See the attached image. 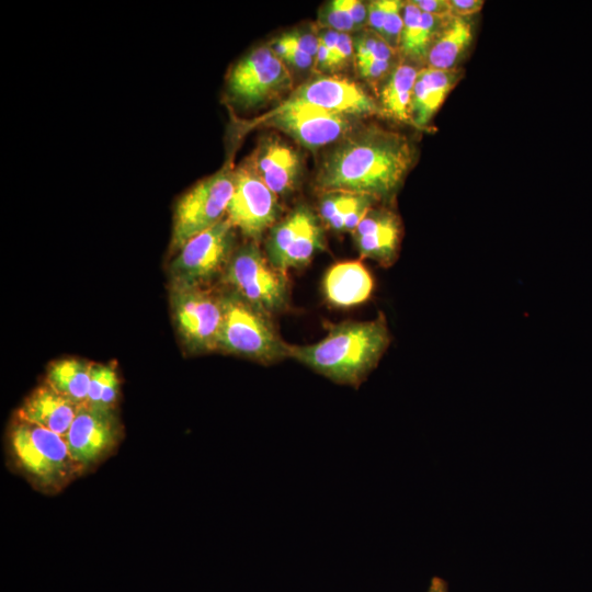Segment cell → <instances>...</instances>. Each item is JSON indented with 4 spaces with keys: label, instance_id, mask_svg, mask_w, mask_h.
Listing matches in <instances>:
<instances>
[{
    "label": "cell",
    "instance_id": "14",
    "mask_svg": "<svg viewBox=\"0 0 592 592\" xmlns=\"http://www.w3.org/2000/svg\"><path fill=\"white\" fill-rule=\"evenodd\" d=\"M289 99L343 115H372L380 110L360 86L338 77L311 80L299 87Z\"/></svg>",
    "mask_w": 592,
    "mask_h": 592
},
{
    "label": "cell",
    "instance_id": "31",
    "mask_svg": "<svg viewBox=\"0 0 592 592\" xmlns=\"http://www.w3.org/2000/svg\"><path fill=\"white\" fill-rule=\"evenodd\" d=\"M354 46L348 33H340L338 46L333 55V68L340 67L352 56Z\"/></svg>",
    "mask_w": 592,
    "mask_h": 592
},
{
    "label": "cell",
    "instance_id": "32",
    "mask_svg": "<svg viewBox=\"0 0 592 592\" xmlns=\"http://www.w3.org/2000/svg\"><path fill=\"white\" fill-rule=\"evenodd\" d=\"M282 38L288 48V53L284 60H287L289 64L294 65L299 69H307L314 64L315 58L312 56L293 46L285 36H283Z\"/></svg>",
    "mask_w": 592,
    "mask_h": 592
},
{
    "label": "cell",
    "instance_id": "12",
    "mask_svg": "<svg viewBox=\"0 0 592 592\" xmlns=\"http://www.w3.org/2000/svg\"><path fill=\"white\" fill-rule=\"evenodd\" d=\"M262 121L309 149L337 140L350 127L346 115L292 99L270 112Z\"/></svg>",
    "mask_w": 592,
    "mask_h": 592
},
{
    "label": "cell",
    "instance_id": "20",
    "mask_svg": "<svg viewBox=\"0 0 592 592\" xmlns=\"http://www.w3.org/2000/svg\"><path fill=\"white\" fill-rule=\"evenodd\" d=\"M473 42V25L465 18L451 15L433 39L425 64L429 68H458Z\"/></svg>",
    "mask_w": 592,
    "mask_h": 592
},
{
    "label": "cell",
    "instance_id": "6",
    "mask_svg": "<svg viewBox=\"0 0 592 592\" xmlns=\"http://www.w3.org/2000/svg\"><path fill=\"white\" fill-rule=\"evenodd\" d=\"M234 174L226 166L179 198L173 217L172 250H180L190 239L224 218L234 193Z\"/></svg>",
    "mask_w": 592,
    "mask_h": 592
},
{
    "label": "cell",
    "instance_id": "25",
    "mask_svg": "<svg viewBox=\"0 0 592 592\" xmlns=\"http://www.w3.org/2000/svg\"><path fill=\"white\" fill-rule=\"evenodd\" d=\"M119 390L117 373L112 365L92 364L88 398L84 405L113 410Z\"/></svg>",
    "mask_w": 592,
    "mask_h": 592
},
{
    "label": "cell",
    "instance_id": "34",
    "mask_svg": "<svg viewBox=\"0 0 592 592\" xmlns=\"http://www.w3.org/2000/svg\"><path fill=\"white\" fill-rule=\"evenodd\" d=\"M344 4L356 29H362L367 23V5L355 0H344Z\"/></svg>",
    "mask_w": 592,
    "mask_h": 592
},
{
    "label": "cell",
    "instance_id": "30",
    "mask_svg": "<svg viewBox=\"0 0 592 592\" xmlns=\"http://www.w3.org/2000/svg\"><path fill=\"white\" fill-rule=\"evenodd\" d=\"M452 15L466 18L479 12L485 1L482 0H448Z\"/></svg>",
    "mask_w": 592,
    "mask_h": 592
},
{
    "label": "cell",
    "instance_id": "11",
    "mask_svg": "<svg viewBox=\"0 0 592 592\" xmlns=\"http://www.w3.org/2000/svg\"><path fill=\"white\" fill-rule=\"evenodd\" d=\"M227 218L247 238L259 240L278 215L276 195L261 180L251 162L241 164L234 174V193Z\"/></svg>",
    "mask_w": 592,
    "mask_h": 592
},
{
    "label": "cell",
    "instance_id": "2",
    "mask_svg": "<svg viewBox=\"0 0 592 592\" xmlns=\"http://www.w3.org/2000/svg\"><path fill=\"white\" fill-rule=\"evenodd\" d=\"M390 343L386 318L330 325L328 334L308 345H287V356L337 384L357 387L376 367Z\"/></svg>",
    "mask_w": 592,
    "mask_h": 592
},
{
    "label": "cell",
    "instance_id": "9",
    "mask_svg": "<svg viewBox=\"0 0 592 592\" xmlns=\"http://www.w3.org/2000/svg\"><path fill=\"white\" fill-rule=\"evenodd\" d=\"M235 229L226 217L182 246L170 265L173 285H203L227 267Z\"/></svg>",
    "mask_w": 592,
    "mask_h": 592
},
{
    "label": "cell",
    "instance_id": "23",
    "mask_svg": "<svg viewBox=\"0 0 592 592\" xmlns=\"http://www.w3.org/2000/svg\"><path fill=\"white\" fill-rule=\"evenodd\" d=\"M418 71L407 62L392 69L380 93V110L387 116L398 122L411 123V98Z\"/></svg>",
    "mask_w": 592,
    "mask_h": 592
},
{
    "label": "cell",
    "instance_id": "33",
    "mask_svg": "<svg viewBox=\"0 0 592 592\" xmlns=\"http://www.w3.org/2000/svg\"><path fill=\"white\" fill-rule=\"evenodd\" d=\"M413 2L422 12L440 16L452 15L448 0H414Z\"/></svg>",
    "mask_w": 592,
    "mask_h": 592
},
{
    "label": "cell",
    "instance_id": "8",
    "mask_svg": "<svg viewBox=\"0 0 592 592\" xmlns=\"http://www.w3.org/2000/svg\"><path fill=\"white\" fill-rule=\"evenodd\" d=\"M171 303L178 330L191 351L218 349L223 321L221 295L202 285H173Z\"/></svg>",
    "mask_w": 592,
    "mask_h": 592
},
{
    "label": "cell",
    "instance_id": "17",
    "mask_svg": "<svg viewBox=\"0 0 592 592\" xmlns=\"http://www.w3.org/2000/svg\"><path fill=\"white\" fill-rule=\"evenodd\" d=\"M463 76L464 71L460 68L420 69L411 98V123L417 127H426Z\"/></svg>",
    "mask_w": 592,
    "mask_h": 592
},
{
    "label": "cell",
    "instance_id": "13",
    "mask_svg": "<svg viewBox=\"0 0 592 592\" xmlns=\"http://www.w3.org/2000/svg\"><path fill=\"white\" fill-rule=\"evenodd\" d=\"M113 410L80 406L65 437L70 455L83 471L106 457L119 440Z\"/></svg>",
    "mask_w": 592,
    "mask_h": 592
},
{
    "label": "cell",
    "instance_id": "22",
    "mask_svg": "<svg viewBox=\"0 0 592 592\" xmlns=\"http://www.w3.org/2000/svg\"><path fill=\"white\" fill-rule=\"evenodd\" d=\"M375 201L365 195L327 192L321 198L319 213L322 220L338 231H353Z\"/></svg>",
    "mask_w": 592,
    "mask_h": 592
},
{
    "label": "cell",
    "instance_id": "4",
    "mask_svg": "<svg viewBox=\"0 0 592 592\" xmlns=\"http://www.w3.org/2000/svg\"><path fill=\"white\" fill-rule=\"evenodd\" d=\"M221 303L223 321L218 349L262 364H272L288 357V343L281 339L270 315L235 292L223 294Z\"/></svg>",
    "mask_w": 592,
    "mask_h": 592
},
{
    "label": "cell",
    "instance_id": "28",
    "mask_svg": "<svg viewBox=\"0 0 592 592\" xmlns=\"http://www.w3.org/2000/svg\"><path fill=\"white\" fill-rule=\"evenodd\" d=\"M391 60L368 59L357 62L361 75L372 81H376L386 76L391 69Z\"/></svg>",
    "mask_w": 592,
    "mask_h": 592
},
{
    "label": "cell",
    "instance_id": "27",
    "mask_svg": "<svg viewBox=\"0 0 592 592\" xmlns=\"http://www.w3.org/2000/svg\"><path fill=\"white\" fill-rule=\"evenodd\" d=\"M320 23L339 33L357 30L345 8L344 0L329 2L320 13Z\"/></svg>",
    "mask_w": 592,
    "mask_h": 592
},
{
    "label": "cell",
    "instance_id": "21",
    "mask_svg": "<svg viewBox=\"0 0 592 592\" xmlns=\"http://www.w3.org/2000/svg\"><path fill=\"white\" fill-rule=\"evenodd\" d=\"M447 16L422 12L413 1L403 2L399 49L412 61L425 62L429 48Z\"/></svg>",
    "mask_w": 592,
    "mask_h": 592
},
{
    "label": "cell",
    "instance_id": "19",
    "mask_svg": "<svg viewBox=\"0 0 592 592\" xmlns=\"http://www.w3.org/2000/svg\"><path fill=\"white\" fill-rule=\"evenodd\" d=\"M322 288L329 303L338 307H350L368 299L374 282L361 262L345 261L328 270Z\"/></svg>",
    "mask_w": 592,
    "mask_h": 592
},
{
    "label": "cell",
    "instance_id": "5",
    "mask_svg": "<svg viewBox=\"0 0 592 592\" xmlns=\"http://www.w3.org/2000/svg\"><path fill=\"white\" fill-rule=\"evenodd\" d=\"M225 280L232 292L270 316L288 304L287 273L276 269L254 242L234 252Z\"/></svg>",
    "mask_w": 592,
    "mask_h": 592
},
{
    "label": "cell",
    "instance_id": "29",
    "mask_svg": "<svg viewBox=\"0 0 592 592\" xmlns=\"http://www.w3.org/2000/svg\"><path fill=\"white\" fill-rule=\"evenodd\" d=\"M287 41L295 47L301 49L308 55L316 57L318 50V37L309 33H292L285 35Z\"/></svg>",
    "mask_w": 592,
    "mask_h": 592
},
{
    "label": "cell",
    "instance_id": "35",
    "mask_svg": "<svg viewBox=\"0 0 592 592\" xmlns=\"http://www.w3.org/2000/svg\"><path fill=\"white\" fill-rule=\"evenodd\" d=\"M339 36H340L339 32L334 30H330V29H327L326 31L320 33V35L318 36V39L327 47V49L330 52L332 56V66H333V55L338 46Z\"/></svg>",
    "mask_w": 592,
    "mask_h": 592
},
{
    "label": "cell",
    "instance_id": "15",
    "mask_svg": "<svg viewBox=\"0 0 592 592\" xmlns=\"http://www.w3.org/2000/svg\"><path fill=\"white\" fill-rule=\"evenodd\" d=\"M401 234L399 217L387 208H371L353 230L360 254L385 267L398 258Z\"/></svg>",
    "mask_w": 592,
    "mask_h": 592
},
{
    "label": "cell",
    "instance_id": "10",
    "mask_svg": "<svg viewBox=\"0 0 592 592\" xmlns=\"http://www.w3.org/2000/svg\"><path fill=\"white\" fill-rule=\"evenodd\" d=\"M325 249L323 230L315 214L306 206L295 208L271 229L266 257L280 271L307 265Z\"/></svg>",
    "mask_w": 592,
    "mask_h": 592
},
{
    "label": "cell",
    "instance_id": "26",
    "mask_svg": "<svg viewBox=\"0 0 592 592\" xmlns=\"http://www.w3.org/2000/svg\"><path fill=\"white\" fill-rule=\"evenodd\" d=\"M403 2L398 0H387L386 12L379 36L395 50L399 48L401 32Z\"/></svg>",
    "mask_w": 592,
    "mask_h": 592
},
{
    "label": "cell",
    "instance_id": "36",
    "mask_svg": "<svg viewBox=\"0 0 592 592\" xmlns=\"http://www.w3.org/2000/svg\"><path fill=\"white\" fill-rule=\"evenodd\" d=\"M318 50L315 57V65L319 70L331 69L332 66V56L327 47L318 39Z\"/></svg>",
    "mask_w": 592,
    "mask_h": 592
},
{
    "label": "cell",
    "instance_id": "1",
    "mask_svg": "<svg viewBox=\"0 0 592 592\" xmlns=\"http://www.w3.org/2000/svg\"><path fill=\"white\" fill-rule=\"evenodd\" d=\"M414 161V148L401 134L373 126L340 144L323 161L317 184L326 192L391 201Z\"/></svg>",
    "mask_w": 592,
    "mask_h": 592
},
{
    "label": "cell",
    "instance_id": "7",
    "mask_svg": "<svg viewBox=\"0 0 592 592\" xmlns=\"http://www.w3.org/2000/svg\"><path fill=\"white\" fill-rule=\"evenodd\" d=\"M292 78L283 60L270 46H260L240 59L227 78L232 103L250 109L287 91Z\"/></svg>",
    "mask_w": 592,
    "mask_h": 592
},
{
    "label": "cell",
    "instance_id": "16",
    "mask_svg": "<svg viewBox=\"0 0 592 592\" xmlns=\"http://www.w3.org/2000/svg\"><path fill=\"white\" fill-rule=\"evenodd\" d=\"M80 406L45 384L36 388L18 410L16 419L66 437Z\"/></svg>",
    "mask_w": 592,
    "mask_h": 592
},
{
    "label": "cell",
    "instance_id": "18",
    "mask_svg": "<svg viewBox=\"0 0 592 592\" xmlns=\"http://www.w3.org/2000/svg\"><path fill=\"white\" fill-rule=\"evenodd\" d=\"M250 162L276 196L293 190L299 173V158L288 146L275 139L266 140L259 146Z\"/></svg>",
    "mask_w": 592,
    "mask_h": 592
},
{
    "label": "cell",
    "instance_id": "3",
    "mask_svg": "<svg viewBox=\"0 0 592 592\" xmlns=\"http://www.w3.org/2000/svg\"><path fill=\"white\" fill-rule=\"evenodd\" d=\"M9 446L14 464L41 490L59 491L82 473L65 439L38 425L16 419Z\"/></svg>",
    "mask_w": 592,
    "mask_h": 592
},
{
    "label": "cell",
    "instance_id": "37",
    "mask_svg": "<svg viewBox=\"0 0 592 592\" xmlns=\"http://www.w3.org/2000/svg\"><path fill=\"white\" fill-rule=\"evenodd\" d=\"M426 592H448L447 583L442 578L434 577Z\"/></svg>",
    "mask_w": 592,
    "mask_h": 592
},
{
    "label": "cell",
    "instance_id": "24",
    "mask_svg": "<svg viewBox=\"0 0 592 592\" xmlns=\"http://www.w3.org/2000/svg\"><path fill=\"white\" fill-rule=\"evenodd\" d=\"M92 364L78 358H64L50 364L46 384L79 406L87 402Z\"/></svg>",
    "mask_w": 592,
    "mask_h": 592
}]
</instances>
